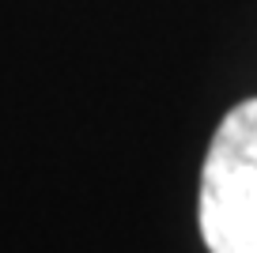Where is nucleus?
<instances>
[{"mask_svg":"<svg viewBox=\"0 0 257 253\" xmlns=\"http://www.w3.org/2000/svg\"><path fill=\"white\" fill-rule=\"evenodd\" d=\"M201 234L212 253H257V98L234 106L212 136Z\"/></svg>","mask_w":257,"mask_h":253,"instance_id":"1","label":"nucleus"}]
</instances>
